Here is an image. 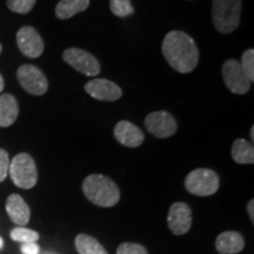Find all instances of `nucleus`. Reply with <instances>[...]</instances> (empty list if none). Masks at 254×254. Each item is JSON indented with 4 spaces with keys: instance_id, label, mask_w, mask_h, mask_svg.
<instances>
[{
    "instance_id": "f257e3e1",
    "label": "nucleus",
    "mask_w": 254,
    "mask_h": 254,
    "mask_svg": "<svg viewBox=\"0 0 254 254\" xmlns=\"http://www.w3.org/2000/svg\"><path fill=\"white\" fill-rule=\"evenodd\" d=\"M163 55L174 71L190 73L199 63V50L194 40L182 31H171L163 41Z\"/></svg>"
},
{
    "instance_id": "f03ea898",
    "label": "nucleus",
    "mask_w": 254,
    "mask_h": 254,
    "mask_svg": "<svg viewBox=\"0 0 254 254\" xmlns=\"http://www.w3.org/2000/svg\"><path fill=\"white\" fill-rule=\"evenodd\" d=\"M82 192L92 204L100 207H113L120 200L117 184L103 174H91L82 183Z\"/></svg>"
},
{
    "instance_id": "7ed1b4c3",
    "label": "nucleus",
    "mask_w": 254,
    "mask_h": 254,
    "mask_svg": "<svg viewBox=\"0 0 254 254\" xmlns=\"http://www.w3.org/2000/svg\"><path fill=\"white\" fill-rule=\"evenodd\" d=\"M241 0H213L212 20L218 32L228 34L240 24Z\"/></svg>"
},
{
    "instance_id": "20e7f679",
    "label": "nucleus",
    "mask_w": 254,
    "mask_h": 254,
    "mask_svg": "<svg viewBox=\"0 0 254 254\" xmlns=\"http://www.w3.org/2000/svg\"><path fill=\"white\" fill-rule=\"evenodd\" d=\"M8 174L19 189L30 190L36 186L38 171L33 158L27 153H19L9 163Z\"/></svg>"
},
{
    "instance_id": "39448f33",
    "label": "nucleus",
    "mask_w": 254,
    "mask_h": 254,
    "mask_svg": "<svg viewBox=\"0 0 254 254\" xmlns=\"http://www.w3.org/2000/svg\"><path fill=\"white\" fill-rule=\"evenodd\" d=\"M219 177L208 168H196L185 179V187L190 194L208 196L214 194L219 189Z\"/></svg>"
},
{
    "instance_id": "423d86ee",
    "label": "nucleus",
    "mask_w": 254,
    "mask_h": 254,
    "mask_svg": "<svg viewBox=\"0 0 254 254\" xmlns=\"http://www.w3.org/2000/svg\"><path fill=\"white\" fill-rule=\"evenodd\" d=\"M17 78L25 91L33 95H43L49 90V80L40 68L34 65H23L18 68Z\"/></svg>"
},
{
    "instance_id": "0eeeda50",
    "label": "nucleus",
    "mask_w": 254,
    "mask_h": 254,
    "mask_svg": "<svg viewBox=\"0 0 254 254\" xmlns=\"http://www.w3.org/2000/svg\"><path fill=\"white\" fill-rule=\"evenodd\" d=\"M63 58L69 66L87 77H95L100 73L101 68L99 62L87 51L72 47L64 52Z\"/></svg>"
},
{
    "instance_id": "6e6552de",
    "label": "nucleus",
    "mask_w": 254,
    "mask_h": 254,
    "mask_svg": "<svg viewBox=\"0 0 254 254\" xmlns=\"http://www.w3.org/2000/svg\"><path fill=\"white\" fill-rule=\"evenodd\" d=\"M222 77L228 90L234 94H246L251 88V81L241 68L238 60L228 59L222 66Z\"/></svg>"
},
{
    "instance_id": "1a4fd4ad",
    "label": "nucleus",
    "mask_w": 254,
    "mask_h": 254,
    "mask_svg": "<svg viewBox=\"0 0 254 254\" xmlns=\"http://www.w3.org/2000/svg\"><path fill=\"white\" fill-rule=\"evenodd\" d=\"M145 126L152 135L159 139L170 138L178 129L174 117L166 111H157L148 114L145 119Z\"/></svg>"
},
{
    "instance_id": "9d476101",
    "label": "nucleus",
    "mask_w": 254,
    "mask_h": 254,
    "mask_svg": "<svg viewBox=\"0 0 254 254\" xmlns=\"http://www.w3.org/2000/svg\"><path fill=\"white\" fill-rule=\"evenodd\" d=\"M17 45L25 57L39 58L44 52V41L39 32L32 26H24L17 33Z\"/></svg>"
},
{
    "instance_id": "9b49d317",
    "label": "nucleus",
    "mask_w": 254,
    "mask_h": 254,
    "mask_svg": "<svg viewBox=\"0 0 254 254\" xmlns=\"http://www.w3.org/2000/svg\"><path fill=\"white\" fill-rule=\"evenodd\" d=\"M168 227L176 236H183L190 231L192 225V211L185 202H174L167 217Z\"/></svg>"
},
{
    "instance_id": "f8f14e48",
    "label": "nucleus",
    "mask_w": 254,
    "mask_h": 254,
    "mask_svg": "<svg viewBox=\"0 0 254 254\" xmlns=\"http://www.w3.org/2000/svg\"><path fill=\"white\" fill-rule=\"evenodd\" d=\"M85 91L92 98L100 101H116L123 95L122 88L107 79H93L88 81L85 85Z\"/></svg>"
},
{
    "instance_id": "ddd939ff",
    "label": "nucleus",
    "mask_w": 254,
    "mask_h": 254,
    "mask_svg": "<svg viewBox=\"0 0 254 254\" xmlns=\"http://www.w3.org/2000/svg\"><path fill=\"white\" fill-rule=\"evenodd\" d=\"M114 136L126 147H138L144 142L145 135L138 126L127 120H122L114 127Z\"/></svg>"
},
{
    "instance_id": "4468645a",
    "label": "nucleus",
    "mask_w": 254,
    "mask_h": 254,
    "mask_svg": "<svg viewBox=\"0 0 254 254\" xmlns=\"http://www.w3.org/2000/svg\"><path fill=\"white\" fill-rule=\"evenodd\" d=\"M6 211L9 219L17 225H26L30 221L31 211L26 201L19 194H11L6 200Z\"/></svg>"
},
{
    "instance_id": "2eb2a0df",
    "label": "nucleus",
    "mask_w": 254,
    "mask_h": 254,
    "mask_svg": "<svg viewBox=\"0 0 254 254\" xmlns=\"http://www.w3.org/2000/svg\"><path fill=\"white\" fill-rule=\"evenodd\" d=\"M245 241L240 233L234 231L219 234L215 240V249L221 254H236L244 250Z\"/></svg>"
},
{
    "instance_id": "dca6fc26",
    "label": "nucleus",
    "mask_w": 254,
    "mask_h": 254,
    "mask_svg": "<svg viewBox=\"0 0 254 254\" xmlns=\"http://www.w3.org/2000/svg\"><path fill=\"white\" fill-rule=\"evenodd\" d=\"M19 114L18 101L12 94L0 95V127L13 125Z\"/></svg>"
},
{
    "instance_id": "f3484780",
    "label": "nucleus",
    "mask_w": 254,
    "mask_h": 254,
    "mask_svg": "<svg viewBox=\"0 0 254 254\" xmlns=\"http://www.w3.org/2000/svg\"><path fill=\"white\" fill-rule=\"evenodd\" d=\"M90 6V0H60L56 7V15L62 20L74 17Z\"/></svg>"
},
{
    "instance_id": "a211bd4d",
    "label": "nucleus",
    "mask_w": 254,
    "mask_h": 254,
    "mask_svg": "<svg viewBox=\"0 0 254 254\" xmlns=\"http://www.w3.org/2000/svg\"><path fill=\"white\" fill-rule=\"evenodd\" d=\"M232 158L238 164L254 163V147L252 142L245 139H237L232 145Z\"/></svg>"
},
{
    "instance_id": "6ab92c4d",
    "label": "nucleus",
    "mask_w": 254,
    "mask_h": 254,
    "mask_svg": "<svg viewBox=\"0 0 254 254\" xmlns=\"http://www.w3.org/2000/svg\"><path fill=\"white\" fill-rule=\"evenodd\" d=\"M75 247L79 254H109L99 241L87 234H79L75 238Z\"/></svg>"
},
{
    "instance_id": "aec40b11",
    "label": "nucleus",
    "mask_w": 254,
    "mask_h": 254,
    "mask_svg": "<svg viewBox=\"0 0 254 254\" xmlns=\"http://www.w3.org/2000/svg\"><path fill=\"white\" fill-rule=\"evenodd\" d=\"M110 7L112 13L120 18L129 17L134 13L131 0H110Z\"/></svg>"
},
{
    "instance_id": "412c9836",
    "label": "nucleus",
    "mask_w": 254,
    "mask_h": 254,
    "mask_svg": "<svg viewBox=\"0 0 254 254\" xmlns=\"http://www.w3.org/2000/svg\"><path fill=\"white\" fill-rule=\"evenodd\" d=\"M11 239L19 243H36L39 239V234L36 231L28 230L25 227H17L11 231Z\"/></svg>"
},
{
    "instance_id": "4be33fe9",
    "label": "nucleus",
    "mask_w": 254,
    "mask_h": 254,
    "mask_svg": "<svg viewBox=\"0 0 254 254\" xmlns=\"http://www.w3.org/2000/svg\"><path fill=\"white\" fill-rule=\"evenodd\" d=\"M37 0H7V7L9 11L18 14H27L33 9Z\"/></svg>"
},
{
    "instance_id": "5701e85b",
    "label": "nucleus",
    "mask_w": 254,
    "mask_h": 254,
    "mask_svg": "<svg viewBox=\"0 0 254 254\" xmlns=\"http://www.w3.org/2000/svg\"><path fill=\"white\" fill-rule=\"evenodd\" d=\"M240 66L250 81L252 82L254 80V51L252 49L245 51L241 58Z\"/></svg>"
},
{
    "instance_id": "b1692460",
    "label": "nucleus",
    "mask_w": 254,
    "mask_h": 254,
    "mask_svg": "<svg viewBox=\"0 0 254 254\" xmlns=\"http://www.w3.org/2000/svg\"><path fill=\"white\" fill-rule=\"evenodd\" d=\"M117 254H147V251L139 244L124 243L118 247Z\"/></svg>"
},
{
    "instance_id": "393cba45",
    "label": "nucleus",
    "mask_w": 254,
    "mask_h": 254,
    "mask_svg": "<svg viewBox=\"0 0 254 254\" xmlns=\"http://www.w3.org/2000/svg\"><path fill=\"white\" fill-rule=\"evenodd\" d=\"M9 157L8 153L2 148H0V183L6 179L9 170Z\"/></svg>"
},
{
    "instance_id": "a878e982",
    "label": "nucleus",
    "mask_w": 254,
    "mask_h": 254,
    "mask_svg": "<svg viewBox=\"0 0 254 254\" xmlns=\"http://www.w3.org/2000/svg\"><path fill=\"white\" fill-rule=\"evenodd\" d=\"M21 252L24 254H38L39 253V246L36 243H26L21 246Z\"/></svg>"
},
{
    "instance_id": "bb28decb",
    "label": "nucleus",
    "mask_w": 254,
    "mask_h": 254,
    "mask_svg": "<svg viewBox=\"0 0 254 254\" xmlns=\"http://www.w3.org/2000/svg\"><path fill=\"white\" fill-rule=\"evenodd\" d=\"M247 212H249V215H250V219L251 221H254V200L252 199L251 201L247 204Z\"/></svg>"
},
{
    "instance_id": "cd10ccee",
    "label": "nucleus",
    "mask_w": 254,
    "mask_h": 254,
    "mask_svg": "<svg viewBox=\"0 0 254 254\" xmlns=\"http://www.w3.org/2000/svg\"><path fill=\"white\" fill-rule=\"evenodd\" d=\"M5 87V82H4V78H2V75L0 74V93H1L2 90H4Z\"/></svg>"
},
{
    "instance_id": "c85d7f7f",
    "label": "nucleus",
    "mask_w": 254,
    "mask_h": 254,
    "mask_svg": "<svg viewBox=\"0 0 254 254\" xmlns=\"http://www.w3.org/2000/svg\"><path fill=\"white\" fill-rule=\"evenodd\" d=\"M251 139H252V141L254 140V127L252 126V128H251Z\"/></svg>"
},
{
    "instance_id": "c756f323",
    "label": "nucleus",
    "mask_w": 254,
    "mask_h": 254,
    "mask_svg": "<svg viewBox=\"0 0 254 254\" xmlns=\"http://www.w3.org/2000/svg\"><path fill=\"white\" fill-rule=\"evenodd\" d=\"M2 246H4V240H2L1 238H0V249H1Z\"/></svg>"
},
{
    "instance_id": "7c9ffc66",
    "label": "nucleus",
    "mask_w": 254,
    "mask_h": 254,
    "mask_svg": "<svg viewBox=\"0 0 254 254\" xmlns=\"http://www.w3.org/2000/svg\"><path fill=\"white\" fill-rule=\"evenodd\" d=\"M1 51H2V46H1V44H0V53H1Z\"/></svg>"
}]
</instances>
